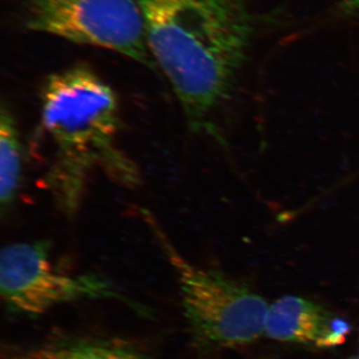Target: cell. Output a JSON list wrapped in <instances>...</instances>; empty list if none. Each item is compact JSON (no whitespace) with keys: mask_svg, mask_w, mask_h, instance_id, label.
<instances>
[{"mask_svg":"<svg viewBox=\"0 0 359 359\" xmlns=\"http://www.w3.org/2000/svg\"><path fill=\"white\" fill-rule=\"evenodd\" d=\"M149 52L173 89L189 129L226 145L219 113L237 87L252 42L244 0H135Z\"/></svg>","mask_w":359,"mask_h":359,"instance_id":"1","label":"cell"},{"mask_svg":"<svg viewBox=\"0 0 359 359\" xmlns=\"http://www.w3.org/2000/svg\"><path fill=\"white\" fill-rule=\"evenodd\" d=\"M40 96L39 136L49 146L43 185L61 214L77 216L94 172L123 188L140 185V170L118 144V97L95 71L77 65L53 73Z\"/></svg>","mask_w":359,"mask_h":359,"instance_id":"2","label":"cell"},{"mask_svg":"<svg viewBox=\"0 0 359 359\" xmlns=\"http://www.w3.org/2000/svg\"><path fill=\"white\" fill-rule=\"evenodd\" d=\"M140 215L173 269L187 325L194 339L212 349L236 348L266 332L269 304L245 283L189 261L150 212Z\"/></svg>","mask_w":359,"mask_h":359,"instance_id":"3","label":"cell"},{"mask_svg":"<svg viewBox=\"0 0 359 359\" xmlns=\"http://www.w3.org/2000/svg\"><path fill=\"white\" fill-rule=\"evenodd\" d=\"M50 249L47 241L13 243L2 249L0 294L9 313L41 316L66 304L107 299L135 306L103 276L59 271L51 262Z\"/></svg>","mask_w":359,"mask_h":359,"instance_id":"4","label":"cell"},{"mask_svg":"<svg viewBox=\"0 0 359 359\" xmlns=\"http://www.w3.org/2000/svg\"><path fill=\"white\" fill-rule=\"evenodd\" d=\"M28 29L109 49L156 69L135 0H25Z\"/></svg>","mask_w":359,"mask_h":359,"instance_id":"5","label":"cell"},{"mask_svg":"<svg viewBox=\"0 0 359 359\" xmlns=\"http://www.w3.org/2000/svg\"><path fill=\"white\" fill-rule=\"evenodd\" d=\"M351 323L320 304L285 295L269 306L264 335L276 341L334 348L351 334Z\"/></svg>","mask_w":359,"mask_h":359,"instance_id":"6","label":"cell"},{"mask_svg":"<svg viewBox=\"0 0 359 359\" xmlns=\"http://www.w3.org/2000/svg\"><path fill=\"white\" fill-rule=\"evenodd\" d=\"M2 359H155L139 347L109 337L54 335L34 344L7 347Z\"/></svg>","mask_w":359,"mask_h":359,"instance_id":"7","label":"cell"},{"mask_svg":"<svg viewBox=\"0 0 359 359\" xmlns=\"http://www.w3.org/2000/svg\"><path fill=\"white\" fill-rule=\"evenodd\" d=\"M22 142L18 123L6 104L0 109V204L2 215L13 208L22 181Z\"/></svg>","mask_w":359,"mask_h":359,"instance_id":"8","label":"cell"},{"mask_svg":"<svg viewBox=\"0 0 359 359\" xmlns=\"http://www.w3.org/2000/svg\"><path fill=\"white\" fill-rule=\"evenodd\" d=\"M337 13L342 16L359 15V0H340Z\"/></svg>","mask_w":359,"mask_h":359,"instance_id":"9","label":"cell"},{"mask_svg":"<svg viewBox=\"0 0 359 359\" xmlns=\"http://www.w3.org/2000/svg\"><path fill=\"white\" fill-rule=\"evenodd\" d=\"M359 177V168L355 170V171L353 172V173H351V175H348V179L349 181L353 182L354 179L358 178Z\"/></svg>","mask_w":359,"mask_h":359,"instance_id":"10","label":"cell"},{"mask_svg":"<svg viewBox=\"0 0 359 359\" xmlns=\"http://www.w3.org/2000/svg\"><path fill=\"white\" fill-rule=\"evenodd\" d=\"M348 359H359V354L358 355L351 356V358H349Z\"/></svg>","mask_w":359,"mask_h":359,"instance_id":"11","label":"cell"}]
</instances>
